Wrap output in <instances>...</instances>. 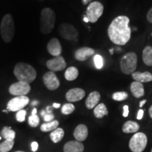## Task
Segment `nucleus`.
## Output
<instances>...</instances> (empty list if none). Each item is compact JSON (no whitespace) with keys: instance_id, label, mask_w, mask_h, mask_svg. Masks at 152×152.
I'll return each mask as SVG.
<instances>
[{"instance_id":"1","label":"nucleus","mask_w":152,"mask_h":152,"mask_svg":"<svg viewBox=\"0 0 152 152\" xmlns=\"http://www.w3.org/2000/svg\"><path fill=\"white\" fill-rule=\"evenodd\" d=\"M130 19L126 16H119L114 18L108 28V35L112 42L118 45H125L130 41L131 28Z\"/></svg>"},{"instance_id":"2","label":"nucleus","mask_w":152,"mask_h":152,"mask_svg":"<svg viewBox=\"0 0 152 152\" xmlns=\"http://www.w3.org/2000/svg\"><path fill=\"white\" fill-rule=\"evenodd\" d=\"M14 73L17 80L20 82L33 83L37 77V72L33 66L26 63H18L15 66Z\"/></svg>"},{"instance_id":"3","label":"nucleus","mask_w":152,"mask_h":152,"mask_svg":"<svg viewBox=\"0 0 152 152\" xmlns=\"http://www.w3.org/2000/svg\"><path fill=\"white\" fill-rule=\"evenodd\" d=\"M56 22V14L50 8H45L41 11L40 30L42 33L47 35L54 29Z\"/></svg>"},{"instance_id":"4","label":"nucleus","mask_w":152,"mask_h":152,"mask_svg":"<svg viewBox=\"0 0 152 152\" xmlns=\"http://www.w3.org/2000/svg\"><path fill=\"white\" fill-rule=\"evenodd\" d=\"M1 35L3 40L6 43H9L12 40L15 34V25L14 19L11 14H6L0 26Z\"/></svg>"},{"instance_id":"5","label":"nucleus","mask_w":152,"mask_h":152,"mask_svg":"<svg viewBox=\"0 0 152 152\" xmlns=\"http://www.w3.org/2000/svg\"><path fill=\"white\" fill-rule=\"evenodd\" d=\"M137 65V56L134 52L125 54L120 61L121 69L124 74L130 75L135 72Z\"/></svg>"},{"instance_id":"6","label":"nucleus","mask_w":152,"mask_h":152,"mask_svg":"<svg viewBox=\"0 0 152 152\" xmlns=\"http://www.w3.org/2000/svg\"><path fill=\"white\" fill-rule=\"evenodd\" d=\"M147 144V137L143 132H136L130 139L129 147L132 152H142Z\"/></svg>"},{"instance_id":"7","label":"nucleus","mask_w":152,"mask_h":152,"mask_svg":"<svg viewBox=\"0 0 152 152\" xmlns=\"http://www.w3.org/2000/svg\"><path fill=\"white\" fill-rule=\"evenodd\" d=\"M104 12V6L99 1H93L89 4L87 8L86 17L89 22L96 23L102 16Z\"/></svg>"},{"instance_id":"8","label":"nucleus","mask_w":152,"mask_h":152,"mask_svg":"<svg viewBox=\"0 0 152 152\" xmlns=\"http://www.w3.org/2000/svg\"><path fill=\"white\" fill-rule=\"evenodd\" d=\"M58 33L63 38L68 41H76L78 37V31L73 25L62 23L58 27Z\"/></svg>"},{"instance_id":"9","label":"nucleus","mask_w":152,"mask_h":152,"mask_svg":"<svg viewBox=\"0 0 152 152\" xmlns=\"http://www.w3.org/2000/svg\"><path fill=\"white\" fill-rule=\"evenodd\" d=\"M30 99L27 96H18L11 99L7 104V109L10 111H19L29 103Z\"/></svg>"},{"instance_id":"10","label":"nucleus","mask_w":152,"mask_h":152,"mask_svg":"<svg viewBox=\"0 0 152 152\" xmlns=\"http://www.w3.org/2000/svg\"><path fill=\"white\" fill-rule=\"evenodd\" d=\"M31 90V87L29 83L24 82H17L9 87V91L11 94L14 96H26Z\"/></svg>"},{"instance_id":"11","label":"nucleus","mask_w":152,"mask_h":152,"mask_svg":"<svg viewBox=\"0 0 152 152\" xmlns=\"http://www.w3.org/2000/svg\"><path fill=\"white\" fill-rule=\"evenodd\" d=\"M43 83L49 90H56L60 86V81L54 72L49 71L44 75Z\"/></svg>"},{"instance_id":"12","label":"nucleus","mask_w":152,"mask_h":152,"mask_svg":"<svg viewBox=\"0 0 152 152\" xmlns=\"http://www.w3.org/2000/svg\"><path fill=\"white\" fill-rule=\"evenodd\" d=\"M47 68L52 72L61 71L64 70L66 67V63L64 58L61 56L55 57L54 58L47 61Z\"/></svg>"},{"instance_id":"13","label":"nucleus","mask_w":152,"mask_h":152,"mask_svg":"<svg viewBox=\"0 0 152 152\" xmlns=\"http://www.w3.org/2000/svg\"><path fill=\"white\" fill-rule=\"evenodd\" d=\"M85 96V92L81 88H73L68 90L66 94V98L70 102H76L83 99Z\"/></svg>"},{"instance_id":"14","label":"nucleus","mask_w":152,"mask_h":152,"mask_svg":"<svg viewBox=\"0 0 152 152\" xmlns=\"http://www.w3.org/2000/svg\"><path fill=\"white\" fill-rule=\"evenodd\" d=\"M47 51L52 56L55 57L60 56L62 52V47L59 40L57 38H53L47 45Z\"/></svg>"},{"instance_id":"15","label":"nucleus","mask_w":152,"mask_h":152,"mask_svg":"<svg viewBox=\"0 0 152 152\" xmlns=\"http://www.w3.org/2000/svg\"><path fill=\"white\" fill-rule=\"evenodd\" d=\"M95 51L90 47H81L75 52V58L77 61H84L94 54Z\"/></svg>"},{"instance_id":"16","label":"nucleus","mask_w":152,"mask_h":152,"mask_svg":"<svg viewBox=\"0 0 152 152\" xmlns=\"http://www.w3.org/2000/svg\"><path fill=\"white\" fill-rule=\"evenodd\" d=\"M74 137L77 141L83 142L86 140L88 136V129L85 125L80 124L76 127L73 132Z\"/></svg>"},{"instance_id":"17","label":"nucleus","mask_w":152,"mask_h":152,"mask_svg":"<svg viewBox=\"0 0 152 152\" xmlns=\"http://www.w3.org/2000/svg\"><path fill=\"white\" fill-rule=\"evenodd\" d=\"M84 149L83 144L79 141L68 142L64 147V152H83Z\"/></svg>"},{"instance_id":"18","label":"nucleus","mask_w":152,"mask_h":152,"mask_svg":"<svg viewBox=\"0 0 152 152\" xmlns=\"http://www.w3.org/2000/svg\"><path fill=\"white\" fill-rule=\"evenodd\" d=\"M101 95L99 92L94 91V92H91L89 94L88 97L87 98L86 102H85V106L88 109H92L97 105L99 102L100 101Z\"/></svg>"},{"instance_id":"19","label":"nucleus","mask_w":152,"mask_h":152,"mask_svg":"<svg viewBox=\"0 0 152 152\" xmlns=\"http://www.w3.org/2000/svg\"><path fill=\"white\" fill-rule=\"evenodd\" d=\"M130 91L135 98H140L144 95V85L140 82L134 81L130 85Z\"/></svg>"},{"instance_id":"20","label":"nucleus","mask_w":152,"mask_h":152,"mask_svg":"<svg viewBox=\"0 0 152 152\" xmlns=\"http://www.w3.org/2000/svg\"><path fill=\"white\" fill-rule=\"evenodd\" d=\"M132 77L134 81L140 83H149L152 81V74L149 72L146 71L144 73L141 72H134L132 74Z\"/></svg>"},{"instance_id":"21","label":"nucleus","mask_w":152,"mask_h":152,"mask_svg":"<svg viewBox=\"0 0 152 152\" xmlns=\"http://www.w3.org/2000/svg\"><path fill=\"white\" fill-rule=\"evenodd\" d=\"M123 132L125 133H135L140 130V125L134 121H127L123 125Z\"/></svg>"},{"instance_id":"22","label":"nucleus","mask_w":152,"mask_h":152,"mask_svg":"<svg viewBox=\"0 0 152 152\" xmlns=\"http://www.w3.org/2000/svg\"><path fill=\"white\" fill-rule=\"evenodd\" d=\"M108 114H109V111H108L107 108L104 104L101 103L97 104L94 107V115L97 118H102L105 115H107Z\"/></svg>"},{"instance_id":"23","label":"nucleus","mask_w":152,"mask_h":152,"mask_svg":"<svg viewBox=\"0 0 152 152\" xmlns=\"http://www.w3.org/2000/svg\"><path fill=\"white\" fill-rule=\"evenodd\" d=\"M142 59L146 65L152 66V47L147 46L142 52Z\"/></svg>"},{"instance_id":"24","label":"nucleus","mask_w":152,"mask_h":152,"mask_svg":"<svg viewBox=\"0 0 152 152\" xmlns=\"http://www.w3.org/2000/svg\"><path fill=\"white\" fill-rule=\"evenodd\" d=\"M79 71L77 68L71 66L66 70L65 72V78L68 81H73L78 77Z\"/></svg>"},{"instance_id":"25","label":"nucleus","mask_w":152,"mask_h":152,"mask_svg":"<svg viewBox=\"0 0 152 152\" xmlns=\"http://www.w3.org/2000/svg\"><path fill=\"white\" fill-rule=\"evenodd\" d=\"M58 125H59L58 121H56V120H54V121H51V122L43 123L41 125L40 130L45 132H51V131H54L56 128H58Z\"/></svg>"},{"instance_id":"26","label":"nucleus","mask_w":152,"mask_h":152,"mask_svg":"<svg viewBox=\"0 0 152 152\" xmlns=\"http://www.w3.org/2000/svg\"><path fill=\"white\" fill-rule=\"evenodd\" d=\"M64 137V131L62 128H58L50 133V138L54 143H58Z\"/></svg>"},{"instance_id":"27","label":"nucleus","mask_w":152,"mask_h":152,"mask_svg":"<svg viewBox=\"0 0 152 152\" xmlns=\"http://www.w3.org/2000/svg\"><path fill=\"white\" fill-rule=\"evenodd\" d=\"M1 135L6 140H14L16 137V132L11 127H4L1 131Z\"/></svg>"},{"instance_id":"28","label":"nucleus","mask_w":152,"mask_h":152,"mask_svg":"<svg viewBox=\"0 0 152 152\" xmlns=\"http://www.w3.org/2000/svg\"><path fill=\"white\" fill-rule=\"evenodd\" d=\"M14 140H5L0 144V152H9L14 147Z\"/></svg>"},{"instance_id":"29","label":"nucleus","mask_w":152,"mask_h":152,"mask_svg":"<svg viewBox=\"0 0 152 152\" xmlns=\"http://www.w3.org/2000/svg\"><path fill=\"white\" fill-rule=\"evenodd\" d=\"M128 94L126 92H117L113 93L112 95V98L113 100L118 101V102H121V101H124L128 99Z\"/></svg>"},{"instance_id":"30","label":"nucleus","mask_w":152,"mask_h":152,"mask_svg":"<svg viewBox=\"0 0 152 152\" xmlns=\"http://www.w3.org/2000/svg\"><path fill=\"white\" fill-rule=\"evenodd\" d=\"M75 107L73 104H72L71 103L65 104L61 108V113L64 114V115H69V114L73 113V112L75 111Z\"/></svg>"},{"instance_id":"31","label":"nucleus","mask_w":152,"mask_h":152,"mask_svg":"<svg viewBox=\"0 0 152 152\" xmlns=\"http://www.w3.org/2000/svg\"><path fill=\"white\" fill-rule=\"evenodd\" d=\"M28 123L30 126L36 128L39 124V118L37 115H32L28 118Z\"/></svg>"},{"instance_id":"32","label":"nucleus","mask_w":152,"mask_h":152,"mask_svg":"<svg viewBox=\"0 0 152 152\" xmlns=\"http://www.w3.org/2000/svg\"><path fill=\"white\" fill-rule=\"evenodd\" d=\"M94 62L95 64V67L97 69H101L102 68L104 65V61H103V58L102 56L99 54H96L94 56Z\"/></svg>"},{"instance_id":"33","label":"nucleus","mask_w":152,"mask_h":152,"mask_svg":"<svg viewBox=\"0 0 152 152\" xmlns=\"http://www.w3.org/2000/svg\"><path fill=\"white\" fill-rule=\"evenodd\" d=\"M26 110H20L17 112L16 115V118L17 120V121L18 122L22 123L24 122L25 120H26Z\"/></svg>"},{"instance_id":"34","label":"nucleus","mask_w":152,"mask_h":152,"mask_svg":"<svg viewBox=\"0 0 152 152\" xmlns=\"http://www.w3.org/2000/svg\"><path fill=\"white\" fill-rule=\"evenodd\" d=\"M43 118H44V121H45V122H47V123L51 122V121H54V114L53 113H48L45 111V115L43 116Z\"/></svg>"},{"instance_id":"35","label":"nucleus","mask_w":152,"mask_h":152,"mask_svg":"<svg viewBox=\"0 0 152 152\" xmlns=\"http://www.w3.org/2000/svg\"><path fill=\"white\" fill-rule=\"evenodd\" d=\"M147 19L149 23L152 24V7L149 9L147 14Z\"/></svg>"},{"instance_id":"36","label":"nucleus","mask_w":152,"mask_h":152,"mask_svg":"<svg viewBox=\"0 0 152 152\" xmlns=\"http://www.w3.org/2000/svg\"><path fill=\"white\" fill-rule=\"evenodd\" d=\"M38 147H39V145H38V143L37 142H32L31 149L33 152L37 151V150L38 149Z\"/></svg>"},{"instance_id":"37","label":"nucleus","mask_w":152,"mask_h":152,"mask_svg":"<svg viewBox=\"0 0 152 152\" xmlns=\"http://www.w3.org/2000/svg\"><path fill=\"white\" fill-rule=\"evenodd\" d=\"M129 114V107L128 106L125 105L123 106V115L124 117H128Z\"/></svg>"},{"instance_id":"38","label":"nucleus","mask_w":152,"mask_h":152,"mask_svg":"<svg viewBox=\"0 0 152 152\" xmlns=\"http://www.w3.org/2000/svg\"><path fill=\"white\" fill-rule=\"evenodd\" d=\"M144 115V110L140 109L139 110L138 113H137V120H142V118H143Z\"/></svg>"},{"instance_id":"39","label":"nucleus","mask_w":152,"mask_h":152,"mask_svg":"<svg viewBox=\"0 0 152 152\" xmlns=\"http://www.w3.org/2000/svg\"><path fill=\"white\" fill-rule=\"evenodd\" d=\"M45 111H46L47 113H52V107H51V106H47V107L46 110H45Z\"/></svg>"},{"instance_id":"40","label":"nucleus","mask_w":152,"mask_h":152,"mask_svg":"<svg viewBox=\"0 0 152 152\" xmlns=\"http://www.w3.org/2000/svg\"><path fill=\"white\" fill-rule=\"evenodd\" d=\"M146 102H147V100H146V99H144V100L141 101V102H140V107L142 108V106L144 105V104H145Z\"/></svg>"},{"instance_id":"41","label":"nucleus","mask_w":152,"mask_h":152,"mask_svg":"<svg viewBox=\"0 0 152 152\" xmlns=\"http://www.w3.org/2000/svg\"><path fill=\"white\" fill-rule=\"evenodd\" d=\"M92 1V0H82V1H83V4L84 5H87V4L90 3Z\"/></svg>"},{"instance_id":"42","label":"nucleus","mask_w":152,"mask_h":152,"mask_svg":"<svg viewBox=\"0 0 152 152\" xmlns=\"http://www.w3.org/2000/svg\"><path fill=\"white\" fill-rule=\"evenodd\" d=\"M60 106H61L60 104H58V103H54V104H53V107L56 108V109H58Z\"/></svg>"},{"instance_id":"43","label":"nucleus","mask_w":152,"mask_h":152,"mask_svg":"<svg viewBox=\"0 0 152 152\" xmlns=\"http://www.w3.org/2000/svg\"><path fill=\"white\" fill-rule=\"evenodd\" d=\"M149 113L150 117H151V118H152V105L150 106V108H149Z\"/></svg>"},{"instance_id":"44","label":"nucleus","mask_w":152,"mask_h":152,"mask_svg":"<svg viewBox=\"0 0 152 152\" xmlns=\"http://www.w3.org/2000/svg\"><path fill=\"white\" fill-rule=\"evenodd\" d=\"M32 115H37V109L35 108L32 111Z\"/></svg>"},{"instance_id":"45","label":"nucleus","mask_w":152,"mask_h":152,"mask_svg":"<svg viewBox=\"0 0 152 152\" xmlns=\"http://www.w3.org/2000/svg\"><path fill=\"white\" fill-rule=\"evenodd\" d=\"M38 104H39V102H38L37 101H33V102L31 103V104L33 106H36V105H37Z\"/></svg>"},{"instance_id":"46","label":"nucleus","mask_w":152,"mask_h":152,"mask_svg":"<svg viewBox=\"0 0 152 152\" xmlns=\"http://www.w3.org/2000/svg\"><path fill=\"white\" fill-rule=\"evenodd\" d=\"M83 20H84V21H85V23H88V22H89V20H88V18H87L86 16H85V18H83Z\"/></svg>"},{"instance_id":"47","label":"nucleus","mask_w":152,"mask_h":152,"mask_svg":"<svg viewBox=\"0 0 152 152\" xmlns=\"http://www.w3.org/2000/svg\"><path fill=\"white\" fill-rule=\"evenodd\" d=\"M113 49H110V50H109V52H110V53H111V55H113Z\"/></svg>"},{"instance_id":"48","label":"nucleus","mask_w":152,"mask_h":152,"mask_svg":"<svg viewBox=\"0 0 152 152\" xmlns=\"http://www.w3.org/2000/svg\"><path fill=\"white\" fill-rule=\"evenodd\" d=\"M16 152H26V151H16Z\"/></svg>"},{"instance_id":"49","label":"nucleus","mask_w":152,"mask_h":152,"mask_svg":"<svg viewBox=\"0 0 152 152\" xmlns=\"http://www.w3.org/2000/svg\"><path fill=\"white\" fill-rule=\"evenodd\" d=\"M1 136H0V140H1Z\"/></svg>"},{"instance_id":"50","label":"nucleus","mask_w":152,"mask_h":152,"mask_svg":"<svg viewBox=\"0 0 152 152\" xmlns=\"http://www.w3.org/2000/svg\"><path fill=\"white\" fill-rule=\"evenodd\" d=\"M151 152H152V149H151Z\"/></svg>"},{"instance_id":"51","label":"nucleus","mask_w":152,"mask_h":152,"mask_svg":"<svg viewBox=\"0 0 152 152\" xmlns=\"http://www.w3.org/2000/svg\"><path fill=\"white\" fill-rule=\"evenodd\" d=\"M151 35H152V33H151Z\"/></svg>"}]
</instances>
